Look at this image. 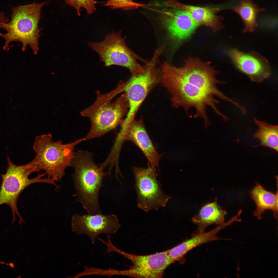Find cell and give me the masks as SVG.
Masks as SVG:
<instances>
[{
	"mask_svg": "<svg viewBox=\"0 0 278 278\" xmlns=\"http://www.w3.org/2000/svg\"><path fill=\"white\" fill-rule=\"evenodd\" d=\"M127 81H121L113 90L105 94L96 91V98L90 106L81 112V115L89 118L91 126L85 140L99 137L121 125L127 113L129 104L125 93L114 101L112 99L124 91Z\"/></svg>",
	"mask_w": 278,
	"mask_h": 278,
	"instance_id": "obj_1",
	"label": "cell"
},
{
	"mask_svg": "<svg viewBox=\"0 0 278 278\" xmlns=\"http://www.w3.org/2000/svg\"><path fill=\"white\" fill-rule=\"evenodd\" d=\"M161 69V83L171 95L172 107H182L187 114L189 109L194 108L196 111L194 117H201L206 123L208 120L207 106L210 107L218 115H222L216 106L219 101L180 76L175 71L173 66L165 62Z\"/></svg>",
	"mask_w": 278,
	"mask_h": 278,
	"instance_id": "obj_2",
	"label": "cell"
},
{
	"mask_svg": "<svg viewBox=\"0 0 278 278\" xmlns=\"http://www.w3.org/2000/svg\"><path fill=\"white\" fill-rule=\"evenodd\" d=\"M70 166L74 172L72 176L76 192L83 208L88 214H102L98 195L103 178L107 173L103 168L94 162L93 154L87 151L79 150L74 153Z\"/></svg>",
	"mask_w": 278,
	"mask_h": 278,
	"instance_id": "obj_3",
	"label": "cell"
},
{
	"mask_svg": "<svg viewBox=\"0 0 278 278\" xmlns=\"http://www.w3.org/2000/svg\"><path fill=\"white\" fill-rule=\"evenodd\" d=\"M52 139L50 134L36 137L33 145L36 155L28 164L34 172L44 170L48 178L60 181L65 175L66 168L70 166L75 146L85 139L65 144L61 140L54 142Z\"/></svg>",
	"mask_w": 278,
	"mask_h": 278,
	"instance_id": "obj_4",
	"label": "cell"
},
{
	"mask_svg": "<svg viewBox=\"0 0 278 278\" xmlns=\"http://www.w3.org/2000/svg\"><path fill=\"white\" fill-rule=\"evenodd\" d=\"M46 3H33L12 8L10 21L0 24V28L6 31L5 33H0V36L5 40L4 50L7 49L11 42L18 41L22 43V51H24L29 45L34 53L37 54L41 30L38 28V24L41 10Z\"/></svg>",
	"mask_w": 278,
	"mask_h": 278,
	"instance_id": "obj_5",
	"label": "cell"
},
{
	"mask_svg": "<svg viewBox=\"0 0 278 278\" xmlns=\"http://www.w3.org/2000/svg\"><path fill=\"white\" fill-rule=\"evenodd\" d=\"M121 31H115L107 35L105 39L100 42H89V46L99 54L100 61L106 67L112 65L123 66L128 69L132 75L145 71V67L141 66L138 60L146 64L148 62L140 57L128 47L125 38L121 36Z\"/></svg>",
	"mask_w": 278,
	"mask_h": 278,
	"instance_id": "obj_6",
	"label": "cell"
},
{
	"mask_svg": "<svg viewBox=\"0 0 278 278\" xmlns=\"http://www.w3.org/2000/svg\"><path fill=\"white\" fill-rule=\"evenodd\" d=\"M8 167L6 173L2 175V181L0 189V205L6 204L11 208L13 215V221L15 219V214L20 219L22 217L18 211L17 202L19 197L23 190L33 184L44 183L52 184L57 186L55 180L53 178L42 177L46 173L39 174L36 177L30 179L29 175L33 171L28 164L18 166L13 163L8 157H7Z\"/></svg>",
	"mask_w": 278,
	"mask_h": 278,
	"instance_id": "obj_7",
	"label": "cell"
},
{
	"mask_svg": "<svg viewBox=\"0 0 278 278\" xmlns=\"http://www.w3.org/2000/svg\"><path fill=\"white\" fill-rule=\"evenodd\" d=\"M159 55L155 53L150 61L145 64L144 72L132 75L127 81L124 91L128 99L129 107L122 125L126 126L135 119L136 114L143 101L150 92L161 83L162 71L157 67Z\"/></svg>",
	"mask_w": 278,
	"mask_h": 278,
	"instance_id": "obj_8",
	"label": "cell"
},
{
	"mask_svg": "<svg viewBox=\"0 0 278 278\" xmlns=\"http://www.w3.org/2000/svg\"><path fill=\"white\" fill-rule=\"evenodd\" d=\"M107 239V242L103 240L102 241L106 245L107 253L116 252L130 260L133 264L128 269L115 270V275L136 278H162L166 269L173 263L168 255V250L153 254L135 255L117 248L112 244L110 236Z\"/></svg>",
	"mask_w": 278,
	"mask_h": 278,
	"instance_id": "obj_9",
	"label": "cell"
},
{
	"mask_svg": "<svg viewBox=\"0 0 278 278\" xmlns=\"http://www.w3.org/2000/svg\"><path fill=\"white\" fill-rule=\"evenodd\" d=\"M176 73L190 84L213 96H216L225 101L231 99L217 88L218 84L225 83L216 77L219 72L210 62H204L197 58L189 57L180 67H174Z\"/></svg>",
	"mask_w": 278,
	"mask_h": 278,
	"instance_id": "obj_10",
	"label": "cell"
},
{
	"mask_svg": "<svg viewBox=\"0 0 278 278\" xmlns=\"http://www.w3.org/2000/svg\"><path fill=\"white\" fill-rule=\"evenodd\" d=\"M138 207L148 212L165 206L170 197L162 191L157 175L148 163L146 168L134 167Z\"/></svg>",
	"mask_w": 278,
	"mask_h": 278,
	"instance_id": "obj_11",
	"label": "cell"
},
{
	"mask_svg": "<svg viewBox=\"0 0 278 278\" xmlns=\"http://www.w3.org/2000/svg\"><path fill=\"white\" fill-rule=\"evenodd\" d=\"M159 18L174 48L189 39L199 26L187 12L171 5L167 2Z\"/></svg>",
	"mask_w": 278,
	"mask_h": 278,
	"instance_id": "obj_12",
	"label": "cell"
},
{
	"mask_svg": "<svg viewBox=\"0 0 278 278\" xmlns=\"http://www.w3.org/2000/svg\"><path fill=\"white\" fill-rule=\"evenodd\" d=\"M126 141L135 144L142 151L150 166L157 176L159 171V162L161 155L157 152L147 133L142 117L133 120L126 127L121 128L116 138V144L121 145Z\"/></svg>",
	"mask_w": 278,
	"mask_h": 278,
	"instance_id": "obj_13",
	"label": "cell"
},
{
	"mask_svg": "<svg viewBox=\"0 0 278 278\" xmlns=\"http://www.w3.org/2000/svg\"><path fill=\"white\" fill-rule=\"evenodd\" d=\"M120 226L117 217L114 214H76L72 218V231L77 235H88L92 244L95 243V238L99 235L115 234Z\"/></svg>",
	"mask_w": 278,
	"mask_h": 278,
	"instance_id": "obj_14",
	"label": "cell"
},
{
	"mask_svg": "<svg viewBox=\"0 0 278 278\" xmlns=\"http://www.w3.org/2000/svg\"><path fill=\"white\" fill-rule=\"evenodd\" d=\"M225 53L237 69L253 81L260 82L271 74L268 60L257 52L245 53L236 48L226 50Z\"/></svg>",
	"mask_w": 278,
	"mask_h": 278,
	"instance_id": "obj_15",
	"label": "cell"
},
{
	"mask_svg": "<svg viewBox=\"0 0 278 278\" xmlns=\"http://www.w3.org/2000/svg\"><path fill=\"white\" fill-rule=\"evenodd\" d=\"M167 2L171 5L186 12L199 26L202 25L209 27L214 32L224 27L221 22L222 17L216 14L219 10L218 8L187 5L176 0H169Z\"/></svg>",
	"mask_w": 278,
	"mask_h": 278,
	"instance_id": "obj_16",
	"label": "cell"
},
{
	"mask_svg": "<svg viewBox=\"0 0 278 278\" xmlns=\"http://www.w3.org/2000/svg\"><path fill=\"white\" fill-rule=\"evenodd\" d=\"M231 223L229 221L219 225L208 232H198L191 238L168 250V255L173 263L179 260L187 253L203 244L219 239L217 234L221 229Z\"/></svg>",
	"mask_w": 278,
	"mask_h": 278,
	"instance_id": "obj_17",
	"label": "cell"
},
{
	"mask_svg": "<svg viewBox=\"0 0 278 278\" xmlns=\"http://www.w3.org/2000/svg\"><path fill=\"white\" fill-rule=\"evenodd\" d=\"M227 214L225 210L218 204L216 198L213 202L208 203L203 206L192 220L193 223L197 226L198 232H202L210 225H219L224 223V217Z\"/></svg>",
	"mask_w": 278,
	"mask_h": 278,
	"instance_id": "obj_18",
	"label": "cell"
},
{
	"mask_svg": "<svg viewBox=\"0 0 278 278\" xmlns=\"http://www.w3.org/2000/svg\"><path fill=\"white\" fill-rule=\"evenodd\" d=\"M251 198L256 206L254 215L258 219L262 218V215L267 210H271L274 217L278 215V190L275 193L268 191L259 183H257L250 191Z\"/></svg>",
	"mask_w": 278,
	"mask_h": 278,
	"instance_id": "obj_19",
	"label": "cell"
},
{
	"mask_svg": "<svg viewBox=\"0 0 278 278\" xmlns=\"http://www.w3.org/2000/svg\"><path fill=\"white\" fill-rule=\"evenodd\" d=\"M259 8L252 0H241L239 5L234 9V11L240 17L245 27L243 32L254 31L258 26L257 19L259 12L264 11Z\"/></svg>",
	"mask_w": 278,
	"mask_h": 278,
	"instance_id": "obj_20",
	"label": "cell"
},
{
	"mask_svg": "<svg viewBox=\"0 0 278 278\" xmlns=\"http://www.w3.org/2000/svg\"><path fill=\"white\" fill-rule=\"evenodd\" d=\"M258 129L254 135L255 138L260 141L262 146L268 147L278 151V126L254 119Z\"/></svg>",
	"mask_w": 278,
	"mask_h": 278,
	"instance_id": "obj_21",
	"label": "cell"
},
{
	"mask_svg": "<svg viewBox=\"0 0 278 278\" xmlns=\"http://www.w3.org/2000/svg\"><path fill=\"white\" fill-rule=\"evenodd\" d=\"M64 0L67 5L74 8L79 16L81 15L80 10L82 7L85 9L89 14H92L96 9L94 4L97 2L94 0Z\"/></svg>",
	"mask_w": 278,
	"mask_h": 278,
	"instance_id": "obj_22",
	"label": "cell"
},
{
	"mask_svg": "<svg viewBox=\"0 0 278 278\" xmlns=\"http://www.w3.org/2000/svg\"><path fill=\"white\" fill-rule=\"evenodd\" d=\"M113 9L121 8L129 10L137 8L146 5L135 3L132 0H108L104 4Z\"/></svg>",
	"mask_w": 278,
	"mask_h": 278,
	"instance_id": "obj_23",
	"label": "cell"
},
{
	"mask_svg": "<svg viewBox=\"0 0 278 278\" xmlns=\"http://www.w3.org/2000/svg\"><path fill=\"white\" fill-rule=\"evenodd\" d=\"M8 21V19L5 17L4 13L3 11L0 12V24L7 22Z\"/></svg>",
	"mask_w": 278,
	"mask_h": 278,
	"instance_id": "obj_24",
	"label": "cell"
},
{
	"mask_svg": "<svg viewBox=\"0 0 278 278\" xmlns=\"http://www.w3.org/2000/svg\"><path fill=\"white\" fill-rule=\"evenodd\" d=\"M0 263L1 264H5L7 265H9L10 266H11V267H14V265H13V264H12V263L11 264L6 263H5L4 262H0Z\"/></svg>",
	"mask_w": 278,
	"mask_h": 278,
	"instance_id": "obj_25",
	"label": "cell"
}]
</instances>
